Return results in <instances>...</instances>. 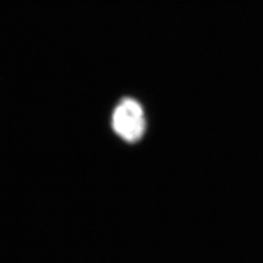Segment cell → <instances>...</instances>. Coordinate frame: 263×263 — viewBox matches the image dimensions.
<instances>
[{
	"label": "cell",
	"instance_id": "6da1fadb",
	"mask_svg": "<svg viewBox=\"0 0 263 263\" xmlns=\"http://www.w3.org/2000/svg\"><path fill=\"white\" fill-rule=\"evenodd\" d=\"M114 133L127 142H137L146 130L143 108L139 102L131 98L123 99L114 108L111 117Z\"/></svg>",
	"mask_w": 263,
	"mask_h": 263
}]
</instances>
